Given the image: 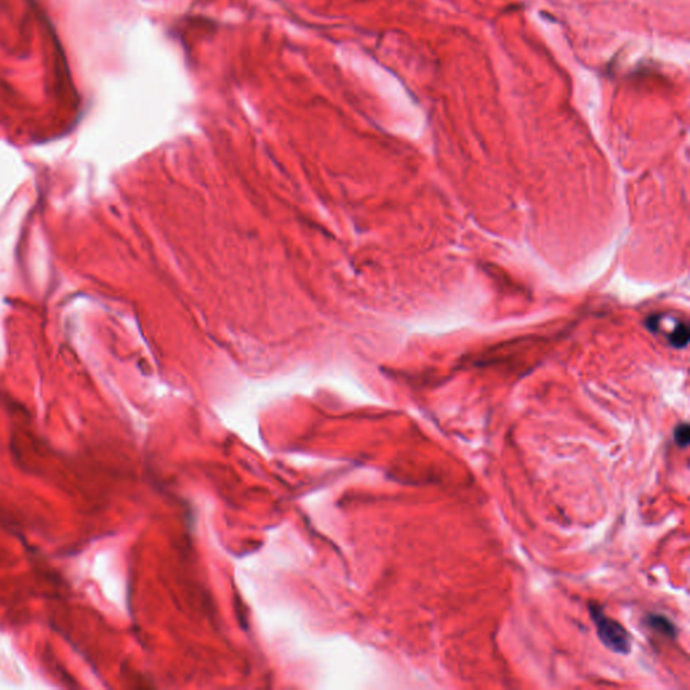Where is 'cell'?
Instances as JSON below:
<instances>
[{"instance_id": "3957f363", "label": "cell", "mask_w": 690, "mask_h": 690, "mask_svg": "<svg viewBox=\"0 0 690 690\" xmlns=\"http://www.w3.org/2000/svg\"><path fill=\"white\" fill-rule=\"evenodd\" d=\"M669 341L676 348H682L689 341V328L686 324H677L673 332L669 334Z\"/></svg>"}, {"instance_id": "6da1fadb", "label": "cell", "mask_w": 690, "mask_h": 690, "mask_svg": "<svg viewBox=\"0 0 690 690\" xmlns=\"http://www.w3.org/2000/svg\"><path fill=\"white\" fill-rule=\"evenodd\" d=\"M590 612L604 646L620 655L630 654L631 638L628 631L615 619L607 616L603 608L597 604H590Z\"/></svg>"}, {"instance_id": "277c9868", "label": "cell", "mask_w": 690, "mask_h": 690, "mask_svg": "<svg viewBox=\"0 0 690 690\" xmlns=\"http://www.w3.org/2000/svg\"><path fill=\"white\" fill-rule=\"evenodd\" d=\"M674 441L679 448H686L690 443V428L686 422L677 425L674 429Z\"/></svg>"}, {"instance_id": "7a4b0ae2", "label": "cell", "mask_w": 690, "mask_h": 690, "mask_svg": "<svg viewBox=\"0 0 690 690\" xmlns=\"http://www.w3.org/2000/svg\"><path fill=\"white\" fill-rule=\"evenodd\" d=\"M647 626L654 630L655 633H661L666 638H676L677 628L674 624L662 615H648L646 618Z\"/></svg>"}]
</instances>
